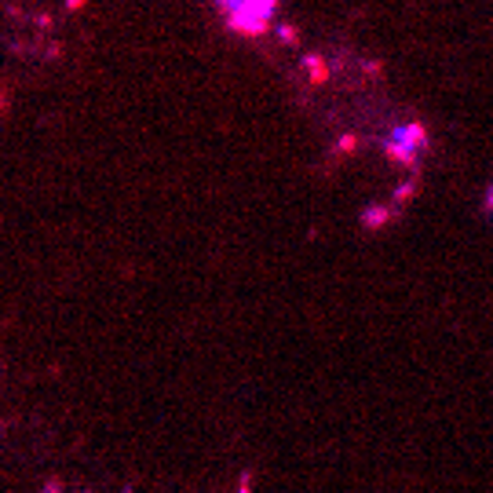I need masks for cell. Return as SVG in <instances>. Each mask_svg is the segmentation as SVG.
<instances>
[{"instance_id":"1","label":"cell","mask_w":493,"mask_h":493,"mask_svg":"<svg viewBox=\"0 0 493 493\" xmlns=\"http://www.w3.org/2000/svg\"><path fill=\"white\" fill-rule=\"evenodd\" d=\"M219 8L227 29H234L238 37H263L278 15V0H223Z\"/></svg>"},{"instance_id":"2","label":"cell","mask_w":493,"mask_h":493,"mask_svg":"<svg viewBox=\"0 0 493 493\" xmlns=\"http://www.w3.org/2000/svg\"><path fill=\"white\" fill-rule=\"evenodd\" d=\"M384 154L402 168H416L421 157L427 154V128L421 121L399 124L395 132H388V139H384Z\"/></svg>"},{"instance_id":"3","label":"cell","mask_w":493,"mask_h":493,"mask_svg":"<svg viewBox=\"0 0 493 493\" xmlns=\"http://www.w3.org/2000/svg\"><path fill=\"white\" fill-rule=\"evenodd\" d=\"M482 205H486V212H493V187L486 190V201H482Z\"/></svg>"},{"instance_id":"4","label":"cell","mask_w":493,"mask_h":493,"mask_svg":"<svg viewBox=\"0 0 493 493\" xmlns=\"http://www.w3.org/2000/svg\"><path fill=\"white\" fill-rule=\"evenodd\" d=\"M216 4H223V0H216Z\"/></svg>"}]
</instances>
